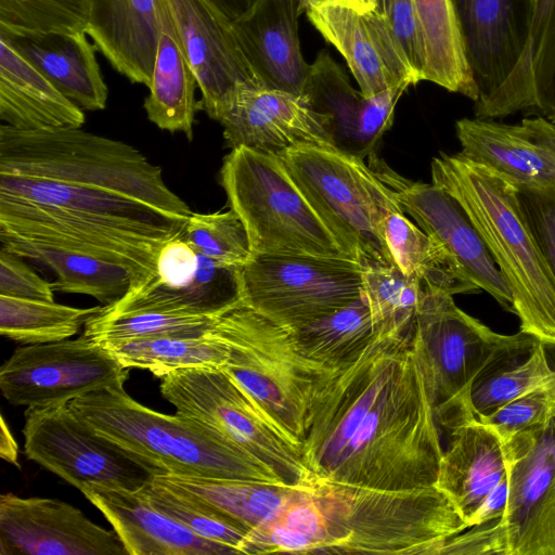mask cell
<instances>
[{"label": "cell", "mask_w": 555, "mask_h": 555, "mask_svg": "<svg viewBox=\"0 0 555 555\" xmlns=\"http://www.w3.org/2000/svg\"><path fill=\"white\" fill-rule=\"evenodd\" d=\"M431 183L450 193L480 234L513 296L520 331L555 344V278L504 175L461 153L431 162Z\"/></svg>", "instance_id": "cell-3"}, {"label": "cell", "mask_w": 555, "mask_h": 555, "mask_svg": "<svg viewBox=\"0 0 555 555\" xmlns=\"http://www.w3.org/2000/svg\"><path fill=\"white\" fill-rule=\"evenodd\" d=\"M461 154L487 166L517 184L555 183V153L529 138L522 126L487 118L455 122Z\"/></svg>", "instance_id": "cell-28"}, {"label": "cell", "mask_w": 555, "mask_h": 555, "mask_svg": "<svg viewBox=\"0 0 555 555\" xmlns=\"http://www.w3.org/2000/svg\"><path fill=\"white\" fill-rule=\"evenodd\" d=\"M532 112L555 124V0H538L527 51L518 70L478 118Z\"/></svg>", "instance_id": "cell-30"}, {"label": "cell", "mask_w": 555, "mask_h": 555, "mask_svg": "<svg viewBox=\"0 0 555 555\" xmlns=\"http://www.w3.org/2000/svg\"><path fill=\"white\" fill-rule=\"evenodd\" d=\"M551 363L555 366V344H544Z\"/></svg>", "instance_id": "cell-55"}, {"label": "cell", "mask_w": 555, "mask_h": 555, "mask_svg": "<svg viewBox=\"0 0 555 555\" xmlns=\"http://www.w3.org/2000/svg\"><path fill=\"white\" fill-rule=\"evenodd\" d=\"M152 478L197 507L248 531L274 519L305 487L247 479L173 475Z\"/></svg>", "instance_id": "cell-27"}, {"label": "cell", "mask_w": 555, "mask_h": 555, "mask_svg": "<svg viewBox=\"0 0 555 555\" xmlns=\"http://www.w3.org/2000/svg\"><path fill=\"white\" fill-rule=\"evenodd\" d=\"M410 86L403 82L373 96H363L352 126L350 153L361 158L373 154L379 139L392 124L397 102Z\"/></svg>", "instance_id": "cell-46"}, {"label": "cell", "mask_w": 555, "mask_h": 555, "mask_svg": "<svg viewBox=\"0 0 555 555\" xmlns=\"http://www.w3.org/2000/svg\"><path fill=\"white\" fill-rule=\"evenodd\" d=\"M186 219L105 191L0 173V234L117 264L131 285L154 274L159 248Z\"/></svg>", "instance_id": "cell-2"}, {"label": "cell", "mask_w": 555, "mask_h": 555, "mask_svg": "<svg viewBox=\"0 0 555 555\" xmlns=\"http://www.w3.org/2000/svg\"><path fill=\"white\" fill-rule=\"evenodd\" d=\"M25 455L82 491L140 490L151 474L80 422L67 404L24 412Z\"/></svg>", "instance_id": "cell-14"}, {"label": "cell", "mask_w": 555, "mask_h": 555, "mask_svg": "<svg viewBox=\"0 0 555 555\" xmlns=\"http://www.w3.org/2000/svg\"><path fill=\"white\" fill-rule=\"evenodd\" d=\"M159 31L157 0H92L87 35L133 83L149 87Z\"/></svg>", "instance_id": "cell-25"}, {"label": "cell", "mask_w": 555, "mask_h": 555, "mask_svg": "<svg viewBox=\"0 0 555 555\" xmlns=\"http://www.w3.org/2000/svg\"><path fill=\"white\" fill-rule=\"evenodd\" d=\"M199 254L181 236L166 241L156 255L155 272L147 282L168 291L186 288L195 278Z\"/></svg>", "instance_id": "cell-48"}, {"label": "cell", "mask_w": 555, "mask_h": 555, "mask_svg": "<svg viewBox=\"0 0 555 555\" xmlns=\"http://www.w3.org/2000/svg\"><path fill=\"white\" fill-rule=\"evenodd\" d=\"M201 91V108L217 120L242 85H266L235 24L217 0H163ZM268 87V86H267Z\"/></svg>", "instance_id": "cell-15"}, {"label": "cell", "mask_w": 555, "mask_h": 555, "mask_svg": "<svg viewBox=\"0 0 555 555\" xmlns=\"http://www.w3.org/2000/svg\"><path fill=\"white\" fill-rule=\"evenodd\" d=\"M0 119L20 130L81 128L86 117L31 62L0 36Z\"/></svg>", "instance_id": "cell-26"}, {"label": "cell", "mask_w": 555, "mask_h": 555, "mask_svg": "<svg viewBox=\"0 0 555 555\" xmlns=\"http://www.w3.org/2000/svg\"><path fill=\"white\" fill-rule=\"evenodd\" d=\"M426 55L424 80L473 102L478 89L469 67L453 0H412Z\"/></svg>", "instance_id": "cell-35"}, {"label": "cell", "mask_w": 555, "mask_h": 555, "mask_svg": "<svg viewBox=\"0 0 555 555\" xmlns=\"http://www.w3.org/2000/svg\"><path fill=\"white\" fill-rule=\"evenodd\" d=\"M159 388L177 414L214 430L284 483L307 486L314 479L301 444L221 369L178 370L160 377Z\"/></svg>", "instance_id": "cell-11"}, {"label": "cell", "mask_w": 555, "mask_h": 555, "mask_svg": "<svg viewBox=\"0 0 555 555\" xmlns=\"http://www.w3.org/2000/svg\"><path fill=\"white\" fill-rule=\"evenodd\" d=\"M369 157V166L392 189L404 214L448 249L479 289L513 312L511 289L460 203L442 188L408 180L374 154Z\"/></svg>", "instance_id": "cell-18"}, {"label": "cell", "mask_w": 555, "mask_h": 555, "mask_svg": "<svg viewBox=\"0 0 555 555\" xmlns=\"http://www.w3.org/2000/svg\"><path fill=\"white\" fill-rule=\"evenodd\" d=\"M237 268L199 254L198 270L186 288L168 291L144 281L104 307L112 311L149 309L218 317L242 304Z\"/></svg>", "instance_id": "cell-32"}, {"label": "cell", "mask_w": 555, "mask_h": 555, "mask_svg": "<svg viewBox=\"0 0 555 555\" xmlns=\"http://www.w3.org/2000/svg\"><path fill=\"white\" fill-rule=\"evenodd\" d=\"M54 283L35 273L21 257L0 249V295L54 301Z\"/></svg>", "instance_id": "cell-50"}, {"label": "cell", "mask_w": 555, "mask_h": 555, "mask_svg": "<svg viewBox=\"0 0 555 555\" xmlns=\"http://www.w3.org/2000/svg\"><path fill=\"white\" fill-rule=\"evenodd\" d=\"M386 16L416 79L424 80L425 47L412 0H390Z\"/></svg>", "instance_id": "cell-49"}, {"label": "cell", "mask_w": 555, "mask_h": 555, "mask_svg": "<svg viewBox=\"0 0 555 555\" xmlns=\"http://www.w3.org/2000/svg\"><path fill=\"white\" fill-rule=\"evenodd\" d=\"M96 436L145 468L173 475L284 483L270 468L204 425L156 412L124 387H108L68 403ZM286 485V483H285Z\"/></svg>", "instance_id": "cell-4"}, {"label": "cell", "mask_w": 555, "mask_h": 555, "mask_svg": "<svg viewBox=\"0 0 555 555\" xmlns=\"http://www.w3.org/2000/svg\"><path fill=\"white\" fill-rule=\"evenodd\" d=\"M376 337L404 336L414 331L422 283L395 263H366L362 272Z\"/></svg>", "instance_id": "cell-38"}, {"label": "cell", "mask_w": 555, "mask_h": 555, "mask_svg": "<svg viewBox=\"0 0 555 555\" xmlns=\"http://www.w3.org/2000/svg\"><path fill=\"white\" fill-rule=\"evenodd\" d=\"M0 455L7 462L20 467L18 446L3 416H1Z\"/></svg>", "instance_id": "cell-52"}, {"label": "cell", "mask_w": 555, "mask_h": 555, "mask_svg": "<svg viewBox=\"0 0 555 555\" xmlns=\"http://www.w3.org/2000/svg\"><path fill=\"white\" fill-rule=\"evenodd\" d=\"M181 236L197 253L222 264L240 267L251 256L246 229L232 209L191 212Z\"/></svg>", "instance_id": "cell-43"}, {"label": "cell", "mask_w": 555, "mask_h": 555, "mask_svg": "<svg viewBox=\"0 0 555 555\" xmlns=\"http://www.w3.org/2000/svg\"><path fill=\"white\" fill-rule=\"evenodd\" d=\"M444 431L449 443L443 450L435 486L448 495L472 527L487 496L508 478L503 446L473 408Z\"/></svg>", "instance_id": "cell-22"}, {"label": "cell", "mask_w": 555, "mask_h": 555, "mask_svg": "<svg viewBox=\"0 0 555 555\" xmlns=\"http://www.w3.org/2000/svg\"><path fill=\"white\" fill-rule=\"evenodd\" d=\"M100 309L0 295V333L25 345L61 341L76 335Z\"/></svg>", "instance_id": "cell-39"}, {"label": "cell", "mask_w": 555, "mask_h": 555, "mask_svg": "<svg viewBox=\"0 0 555 555\" xmlns=\"http://www.w3.org/2000/svg\"><path fill=\"white\" fill-rule=\"evenodd\" d=\"M325 2L343 4L351 9H354L359 12L376 11L379 14L386 15L384 0H314L308 5Z\"/></svg>", "instance_id": "cell-53"}, {"label": "cell", "mask_w": 555, "mask_h": 555, "mask_svg": "<svg viewBox=\"0 0 555 555\" xmlns=\"http://www.w3.org/2000/svg\"><path fill=\"white\" fill-rule=\"evenodd\" d=\"M389 1H390V0H384L385 11H386V9H387V5H388Z\"/></svg>", "instance_id": "cell-57"}, {"label": "cell", "mask_w": 555, "mask_h": 555, "mask_svg": "<svg viewBox=\"0 0 555 555\" xmlns=\"http://www.w3.org/2000/svg\"><path fill=\"white\" fill-rule=\"evenodd\" d=\"M219 182L230 209L246 229L251 255L356 261L296 184L280 156L245 146L232 149L223 158Z\"/></svg>", "instance_id": "cell-8"}, {"label": "cell", "mask_w": 555, "mask_h": 555, "mask_svg": "<svg viewBox=\"0 0 555 555\" xmlns=\"http://www.w3.org/2000/svg\"><path fill=\"white\" fill-rule=\"evenodd\" d=\"M477 416L503 444L515 435L543 425L555 416V382Z\"/></svg>", "instance_id": "cell-45"}, {"label": "cell", "mask_w": 555, "mask_h": 555, "mask_svg": "<svg viewBox=\"0 0 555 555\" xmlns=\"http://www.w3.org/2000/svg\"><path fill=\"white\" fill-rule=\"evenodd\" d=\"M0 173L109 192L186 219L189 206L159 166L122 141L81 128L20 130L0 126Z\"/></svg>", "instance_id": "cell-6"}, {"label": "cell", "mask_w": 555, "mask_h": 555, "mask_svg": "<svg viewBox=\"0 0 555 555\" xmlns=\"http://www.w3.org/2000/svg\"><path fill=\"white\" fill-rule=\"evenodd\" d=\"M129 369L86 336L17 348L0 369V390L13 404L44 409L124 387Z\"/></svg>", "instance_id": "cell-13"}, {"label": "cell", "mask_w": 555, "mask_h": 555, "mask_svg": "<svg viewBox=\"0 0 555 555\" xmlns=\"http://www.w3.org/2000/svg\"><path fill=\"white\" fill-rule=\"evenodd\" d=\"M363 268L348 259L251 255L237 268L241 301L292 331L359 298Z\"/></svg>", "instance_id": "cell-12"}, {"label": "cell", "mask_w": 555, "mask_h": 555, "mask_svg": "<svg viewBox=\"0 0 555 555\" xmlns=\"http://www.w3.org/2000/svg\"><path fill=\"white\" fill-rule=\"evenodd\" d=\"M160 31L149 94L144 109L151 122L162 130L182 132L193 140L195 113L201 108L198 88L163 0H157Z\"/></svg>", "instance_id": "cell-31"}, {"label": "cell", "mask_w": 555, "mask_h": 555, "mask_svg": "<svg viewBox=\"0 0 555 555\" xmlns=\"http://www.w3.org/2000/svg\"><path fill=\"white\" fill-rule=\"evenodd\" d=\"M308 489L321 519L315 554L437 555L468 528L436 486L390 491L314 477Z\"/></svg>", "instance_id": "cell-5"}, {"label": "cell", "mask_w": 555, "mask_h": 555, "mask_svg": "<svg viewBox=\"0 0 555 555\" xmlns=\"http://www.w3.org/2000/svg\"><path fill=\"white\" fill-rule=\"evenodd\" d=\"M383 236L395 264L422 285L452 296L479 289L448 249L410 221L403 210L385 218Z\"/></svg>", "instance_id": "cell-34"}, {"label": "cell", "mask_w": 555, "mask_h": 555, "mask_svg": "<svg viewBox=\"0 0 555 555\" xmlns=\"http://www.w3.org/2000/svg\"><path fill=\"white\" fill-rule=\"evenodd\" d=\"M217 121L227 146H245L280 156L298 146H338L331 113L320 111L305 95L264 85L240 86Z\"/></svg>", "instance_id": "cell-17"}, {"label": "cell", "mask_w": 555, "mask_h": 555, "mask_svg": "<svg viewBox=\"0 0 555 555\" xmlns=\"http://www.w3.org/2000/svg\"><path fill=\"white\" fill-rule=\"evenodd\" d=\"M217 2L233 20L238 17L249 5L245 0H217Z\"/></svg>", "instance_id": "cell-54"}, {"label": "cell", "mask_w": 555, "mask_h": 555, "mask_svg": "<svg viewBox=\"0 0 555 555\" xmlns=\"http://www.w3.org/2000/svg\"><path fill=\"white\" fill-rule=\"evenodd\" d=\"M0 242L8 251L52 270L56 292L88 295L108 306L118 301L132 283L126 269L101 259L10 235L0 234Z\"/></svg>", "instance_id": "cell-33"}, {"label": "cell", "mask_w": 555, "mask_h": 555, "mask_svg": "<svg viewBox=\"0 0 555 555\" xmlns=\"http://www.w3.org/2000/svg\"><path fill=\"white\" fill-rule=\"evenodd\" d=\"M412 336L375 337L321 377L302 441L314 477L390 491L435 486L441 430Z\"/></svg>", "instance_id": "cell-1"}, {"label": "cell", "mask_w": 555, "mask_h": 555, "mask_svg": "<svg viewBox=\"0 0 555 555\" xmlns=\"http://www.w3.org/2000/svg\"><path fill=\"white\" fill-rule=\"evenodd\" d=\"M301 0H251L235 24L266 85L304 95L310 65L298 36Z\"/></svg>", "instance_id": "cell-24"}, {"label": "cell", "mask_w": 555, "mask_h": 555, "mask_svg": "<svg viewBox=\"0 0 555 555\" xmlns=\"http://www.w3.org/2000/svg\"><path fill=\"white\" fill-rule=\"evenodd\" d=\"M92 0H0V35L87 34Z\"/></svg>", "instance_id": "cell-41"}, {"label": "cell", "mask_w": 555, "mask_h": 555, "mask_svg": "<svg viewBox=\"0 0 555 555\" xmlns=\"http://www.w3.org/2000/svg\"><path fill=\"white\" fill-rule=\"evenodd\" d=\"M211 332L229 347L221 370L302 447L315 387L330 369L306 358L289 330L243 304Z\"/></svg>", "instance_id": "cell-9"}, {"label": "cell", "mask_w": 555, "mask_h": 555, "mask_svg": "<svg viewBox=\"0 0 555 555\" xmlns=\"http://www.w3.org/2000/svg\"><path fill=\"white\" fill-rule=\"evenodd\" d=\"M108 520L129 555H231L228 545L206 540L157 509L140 491L90 487L82 491Z\"/></svg>", "instance_id": "cell-23"}, {"label": "cell", "mask_w": 555, "mask_h": 555, "mask_svg": "<svg viewBox=\"0 0 555 555\" xmlns=\"http://www.w3.org/2000/svg\"><path fill=\"white\" fill-rule=\"evenodd\" d=\"M291 332L299 351L326 369L351 361L376 337L364 293L337 311Z\"/></svg>", "instance_id": "cell-37"}, {"label": "cell", "mask_w": 555, "mask_h": 555, "mask_svg": "<svg viewBox=\"0 0 555 555\" xmlns=\"http://www.w3.org/2000/svg\"><path fill=\"white\" fill-rule=\"evenodd\" d=\"M0 36L80 108L102 111L106 107L107 86L96 60V48L86 33Z\"/></svg>", "instance_id": "cell-29"}, {"label": "cell", "mask_w": 555, "mask_h": 555, "mask_svg": "<svg viewBox=\"0 0 555 555\" xmlns=\"http://www.w3.org/2000/svg\"><path fill=\"white\" fill-rule=\"evenodd\" d=\"M99 344L124 367L147 370L157 377L189 367L222 369L229 358L228 345L211 328L198 334H164Z\"/></svg>", "instance_id": "cell-36"}, {"label": "cell", "mask_w": 555, "mask_h": 555, "mask_svg": "<svg viewBox=\"0 0 555 555\" xmlns=\"http://www.w3.org/2000/svg\"><path fill=\"white\" fill-rule=\"evenodd\" d=\"M313 1H314V0H301V8H302V10H305V8H306L309 3L313 2Z\"/></svg>", "instance_id": "cell-56"}, {"label": "cell", "mask_w": 555, "mask_h": 555, "mask_svg": "<svg viewBox=\"0 0 555 555\" xmlns=\"http://www.w3.org/2000/svg\"><path fill=\"white\" fill-rule=\"evenodd\" d=\"M289 175L356 261L395 263L385 218L402 210L395 192L363 159L338 146L307 145L280 155Z\"/></svg>", "instance_id": "cell-10"}, {"label": "cell", "mask_w": 555, "mask_h": 555, "mask_svg": "<svg viewBox=\"0 0 555 555\" xmlns=\"http://www.w3.org/2000/svg\"><path fill=\"white\" fill-rule=\"evenodd\" d=\"M507 555H555V416L502 444Z\"/></svg>", "instance_id": "cell-16"}, {"label": "cell", "mask_w": 555, "mask_h": 555, "mask_svg": "<svg viewBox=\"0 0 555 555\" xmlns=\"http://www.w3.org/2000/svg\"><path fill=\"white\" fill-rule=\"evenodd\" d=\"M539 339L499 334L461 310L452 295L422 285L412 336L439 428L472 404L474 383L527 357Z\"/></svg>", "instance_id": "cell-7"}, {"label": "cell", "mask_w": 555, "mask_h": 555, "mask_svg": "<svg viewBox=\"0 0 555 555\" xmlns=\"http://www.w3.org/2000/svg\"><path fill=\"white\" fill-rule=\"evenodd\" d=\"M218 317L149 309L112 311L102 306L85 324L82 335L101 343L164 334H198L208 332Z\"/></svg>", "instance_id": "cell-40"}, {"label": "cell", "mask_w": 555, "mask_h": 555, "mask_svg": "<svg viewBox=\"0 0 555 555\" xmlns=\"http://www.w3.org/2000/svg\"><path fill=\"white\" fill-rule=\"evenodd\" d=\"M140 491L157 509L176 519L195 534L228 545L237 554H243L248 530L197 507L186 499L157 483L152 476Z\"/></svg>", "instance_id": "cell-44"}, {"label": "cell", "mask_w": 555, "mask_h": 555, "mask_svg": "<svg viewBox=\"0 0 555 555\" xmlns=\"http://www.w3.org/2000/svg\"><path fill=\"white\" fill-rule=\"evenodd\" d=\"M555 382V366L544 343L538 340L524 359L476 380L470 402L477 415L498 408Z\"/></svg>", "instance_id": "cell-42"}, {"label": "cell", "mask_w": 555, "mask_h": 555, "mask_svg": "<svg viewBox=\"0 0 555 555\" xmlns=\"http://www.w3.org/2000/svg\"><path fill=\"white\" fill-rule=\"evenodd\" d=\"M507 555V537L502 519H492L447 539L437 555Z\"/></svg>", "instance_id": "cell-51"}, {"label": "cell", "mask_w": 555, "mask_h": 555, "mask_svg": "<svg viewBox=\"0 0 555 555\" xmlns=\"http://www.w3.org/2000/svg\"><path fill=\"white\" fill-rule=\"evenodd\" d=\"M515 184L529 227L555 278V183Z\"/></svg>", "instance_id": "cell-47"}, {"label": "cell", "mask_w": 555, "mask_h": 555, "mask_svg": "<svg viewBox=\"0 0 555 555\" xmlns=\"http://www.w3.org/2000/svg\"><path fill=\"white\" fill-rule=\"evenodd\" d=\"M538 0H453L478 98L475 114L516 74L527 51Z\"/></svg>", "instance_id": "cell-19"}, {"label": "cell", "mask_w": 555, "mask_h": 555, "mask_svg": "<svg viewBox=\"0 0 555 555\" xmlns=\"http://www.w3.org/2000/svg\"><path fill=\"white\" fill-rule=\"evenodd\" d=\"M1 555H129L115 530L48 498L0 495Z\"/></svg>", "instance_id": "cell-20"}, {"label": "cell", "mask_w": 555, "mask_h": 555, "mask_svg": "<svg viewBox=\"0 0 555 555\" xmlns=\"http://www.w3.org/2000/svg\"><path fill=\"white\" fill-rule=\"evenodd\" d=\"M305 11L344 56L364 98L403 82H418L386 15L330 2L310 4Z\"/></svg>", "instance_id": "cell-21"}]
</instances>
